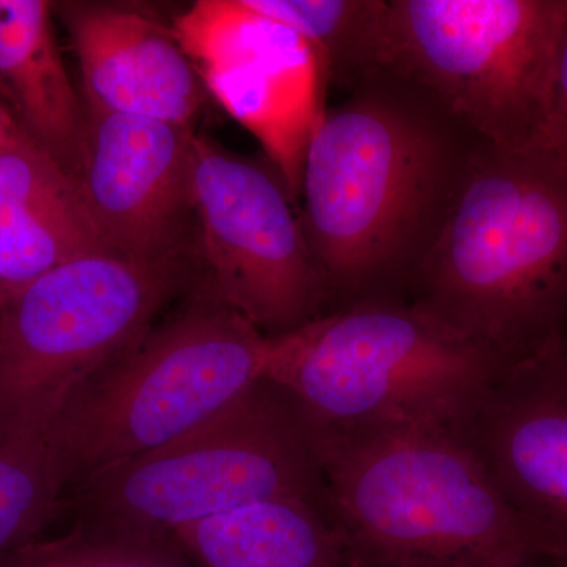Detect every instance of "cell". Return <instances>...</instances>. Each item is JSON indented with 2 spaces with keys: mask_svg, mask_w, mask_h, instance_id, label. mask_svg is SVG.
<instances>
[{
  "mask_svg": "<svg viewBox=\"0 0 567 567\" xmlns=\"http://www.w3.org/2000/svg\"><path fill=\"white\" fill-rule=\"evenodd\" d=\"M561 331H563V333H565V336L567 338V317H566V320H565V324H563Z\"/></svg>",
  "mask_w": 567,
  "mask_h": 567,
  "instance_id": "23",
  "label": "cell"
},
{
  "mask_svg": "<svg viewBox=\"0 0 567 567\" xmlns=\"http://www.w3.org/2000/svg\"><path fill=\"white\" fill-rule=\"evenodd\" d=\"M554 567H567V565H557V566H554Z\"/></svg>",
  "mask_w": 567,
  "mask_h": 567,
  "instance_id": "25",
  "label": "cell"
},
{
  "mask_svg": "<svg viewBox=\"0 0 567 567\" xmlns=\"http://www.w3.org/2000/svg\"><path fill=\"white\" fill-rule=\"evenodd\" d=\"M0 199L39 213L100 244L74 178L14 121L0 142Z\"/></svg>",
  "mask_w": 567,
  "mask_h": 567,
  "instance_id": "18",
  "label": "cell"
},
{
  "mask_svg": "<svg viewBox=\"0 0 567 567\" xmlns=\"http://www.w3.org/2000/svg\"><path fill=\"white\" fill-rule=\"evenodd\" d=\"M567 0H386L375 70L503 152H539Z\"/></svg>",
  "mask_w": 567,
  "mask_h": 567,
  "instance_id": "7",
  "label": "cell"
},
{
  "mask_svg": "<svg viewBox=\"0 0 567 567\" xmlns=\"http://www.w3.org/2000/svg\"><path fill=\"white\" fill-rule=\"evenodd\" d=\"M52 9L76 52L89 114L134 115L189 128L205 89L173 28L118 3L52 2Z\"/></svg>",
  "mask_w": 567,
  "mask_h": 567,
  "instance_id": "13",
  "label": "cell"
},
{
  "mask_svg": "<svg viewBox=\"0 0 567 567\" xmlns=\"http://www.w3.org/2000/svg\"><path fill=\"white\" fill-rule=\"evenodd\" d=\"M82 527L173 540L208 518L324 498L319 431L289 390L260 380L173 442L74 491Z\"/></svg>",
  "mask_w": 567,
  "mask_h": 567,
  "instance_id": "5",
  "label": "cell"
},
{
  "mask_svg": "<svg viewBox=\"0 0 567 567\" xmlns=\"http://www.w3.org/2000/svg\"><path fill=\"white\" fill-rule=\"evenodd\" d=\"M107 251L99 241L0 199V298L3 305L82 254Z\"/></svg>",
  "mask_w": 567,
  "mask_h": 567,
  "instance_id": "19",
  "label": "cell"
},
{
  "mask_svg": "<svg viewBox=\"0 0 567 567\" xmlns=\"http://www.w3.org/2000/svg\"><path fill=\"white\" fill-rule=\"evenodd\" d=\"M76 183L107 251L174 259L192 208V128L123 114H89Z\"/></svg>",
  "mask_w": 567,
  "mask_h": 567,
  "instance_id": "12",
  "label": "cell"
},
{
  "mask_svg": "<svg viewBox=\"0 0 567 567\" xmlns=\"http://www.w3.org/2000/svg\"><path fill=\"white\" fill-rule=\"evenodd\" d=\"M481 145L382 70L324 110L306 148L298 197L333 311L406 300Z\"/></svg>",
  "mask_w": 567,
  "mask_h": 567,
  "instance_id": "1",
  "label": "cell"
},
{
  "mask_svg": "<svg viewBox=\"0 0 567 567\" xmlns=\"http://www.w3.org/2000/svg\"><path fill=\"white\" fill-rule=\"evenodd\" d=\"M55 416L0 440V563L35 540L61 506Z\"/></svg>",
  "mask_w": 567,
  "mask_h": 567,
  "instance_id": "17",
  "label": "cell"
},
{
  "mask_svg": "<svg viewBox=\"0 0 567 567\" xmlns=\"http://www.w3.org/2000/svg\"><path fill=\"white\" fill-rule=\"evenodd\" d=\"M278 346L212 293L151 328L55 416L65 492L221 412L268 379Z\"/></svg>",
  "mask_w": 567,
  "mask_h": 567,
  "instance_id": "6",
  "label": "cell"
},
{
  "mask_svg": "<svg viewBox=\"0 0 567 567\" xmlns=\"http://www.w3.org/2000/svg\"><path fill=\"white\" fill-rule=\"evenodd\" d=\"M0 567H197L174 540L78 527L51 540H32Z\"/></svg>",
  "mask_w": 567,
  "mask_h": 567,
  "instance_id": "20",
  "label": "cell"
},
{
  "mask_svg": "<svg viewBox=\"0 0 567 567\" xmlns=\"http://www.w3.org/2000/svg\"><path fill=\"white\" fill-rule=\"evenodd\" d=\"M278 339L268 379L292 393L322 435L458 427L507 364L406 300L336 309Z\"/></svg>",
  "mask_w": 567,
  "mask_h": 567,
  "instance_id": "4",
  "label": "cell"
},
{
  "mask_svg": "<svg viewBox=\"0 0 567 567\" xmlns=\"http://www.w3.org/2000/svg\"><path fill=\"white\" fill-rule=\"evenodd\" d=\"M52 13L47 0H0V93L22 132L76 182L91 121L62 61Z\"/></svg>",
  "mask_w": 567,
  "mask_h": 567,
  "instance_id": "14",
  "label": "cell"
},
{
  "mask_svg": "<svg viewBox=\"0 0 567 567\" xmlns=\"http://www.w3.org/2000/svg\"><path fill=\"white\" fill-rule=\"evenodd\" d=\"M192 205L210 293L264 334L292 333L330 303L292 194L275 167L193 133Z\"/></svg>",
  "mask_w": 567,
  "mask_h": 567,
  "instance_id": "9",
  "label": "cell"
},
{
  "mask_svg": "<svg viewBox=\"0 0 567 567\" xmlns=\"http://www.w3.org/2000/svg\"><path fill=\"white\" fill-rule=\"evenodd\" d=\"M507 505L567 565V338L511 361L458 424Z\"/></svg>",
  "mask_w": 567,
  "mask_h": 567,
  "instance_id": "11",
  "label": "cell"
},
{
  "mask_svg": "<svg viewBox=\"0 0 567 567\" xmlns=\"http://www.w3.org/2000/svg\"><path fill=\"white\" fill-rule=\"evenodd\" d=\"M173 32L205 92L260 142L297 200L306 148L327 110L319 52L245 0H197Z\"/></svg>",
  "mask_w": 567,
  "mask_h": 567,
  "instance_id": "10",
  "label": "cell"
},
{
  "mask_svg": "<svg viewBox=\"0 0 567 567\" xmlns=\"http://www.w3.org/2000/svg\"><path fill=\"white\" fill-rule=\"evenodd\" d=\"M3 308H6V305H3L2 298H0V315H2Z\"/></svg>",
  "mask_w": 567,
  "mask_h": 567,
  "instance_id": "24",
  "label": "cell"
},
{
  "mask_svg": "<svg viewBox=\"0 0 567 567\" xmlns=\"http://www.w3.org/2000/svg\"><path fill=\"white\" fill-rule=\"evenodd\" d=\"M181 282L178 257L99 251L11 298L0 315V440L58 415L151 330Z\"/></svg>",
  "mask_w": 567,
  "mask_h": 567,
  "instance_id": "8",
  "label": "cell"
},
{
  "mask_svg": "<svg viewBox=\"0 0 567 567\" xmlns=\"http://www.w3.org/2000/svg\"><path fill=\"white\" fill-rule=\"evenodd\" d=\"M11 125H13V118L6 111L0 110V142L7 136Z\"/></svg>",
  "mask_w": 567,
  "mask_h": 567,
  "instance_id": "22",
  "label": "cell"
},
{
  "mask_svg": "<svg viewBox=\"0 0 567 567\" xmlns=\"http://www.w3.org/2000/svg\"><path fill=\"white\" fill-rule=\"evenodd\" d=\"M319 52L328 85L349 92L377 65L386 0H245Z\"/></svg>",
  "mask_w": 567,
  "mask_h": 567,
  "instance_id": "16",
  "label": "cell"
},
{
  "mask_svg": "<svg viewBox=\"0 0 567 567\" xmlns=\"http://www.w3.org/2000/svg\"><path fill=\"white\" fill-rule=\"evenodd\" d=\"M173 540L197 567H347L333 524L303 499L208 518L175 533Z\"/></svg>",
  "mask_w": 567,
  "mask_h": 567,
  "instance_id": "15",
  "label": "cell"
},
{
  "mask_svg": "<svg viewBox=\"0 0 567 567\" xmlns=\"http://www.w3.org/2000/svg\"><path fill=\"white\" fill-rule=\"evenodd\" d=\"M406 301L507 363L567 317V173L543 153L481 145Z\"/></svg>",
  "mask_w": 567,
  "mask_h": 567,
  "instance_id": "3",
  "label": "cell"
},
{
  "mask_svg": "<svg viewBox=\"0 0 567 567\" xmlns=\"http://www.w3.org/2000/svg\"><path fill=\"white\" fill-rule=\"evenodd\" d=\"M324 499L347 567H554L457 427L322 435Z\"/></svg>",
  "mask_w": 567,
  "mask_h": 567,
  "instance_id": "2",
  "label": "cell"
},
{
  "mask_svg": "<svg viewBox=\"0 0 567 567\" xmlns=\"http://www.w3.org/2000/svg\"><path fill=\"white\" fill-rule=\"evenodd\" d=\"M537 153L554 159L567 173V13L555 54L546 132Z\"/></svg>",
  "mask_w": 567,
  "mask_h": 567,
  "instance_id": "21",
  "label": "cell"
}]
</instances>
